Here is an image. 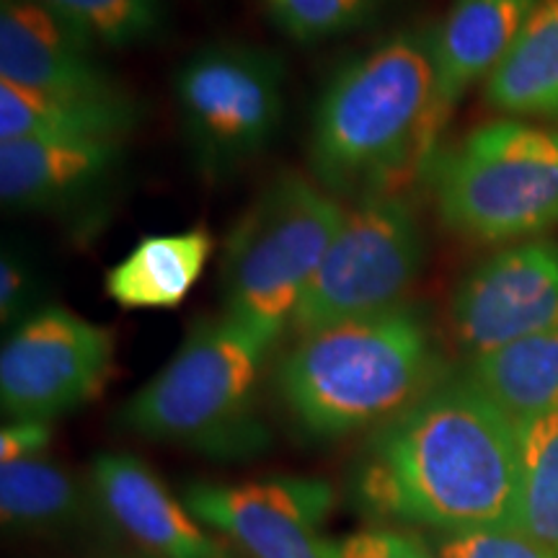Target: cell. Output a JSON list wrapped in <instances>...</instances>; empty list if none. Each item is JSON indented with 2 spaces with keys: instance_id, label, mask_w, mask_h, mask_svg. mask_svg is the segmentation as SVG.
I'll use <instances>...</instances> for the list:
<instances>
[{
  "instance_id": "6da1fadb",
  "label": "cell",
  "mask_w": 558,
  "mask_h": 558,
  "mask_svg": "<svg viewBox=\"0 0 558 558\" xmlns=\"http://www.w3.org/2000/svg\"><path fill=\"white\" fill-rule=\"evenodd\" d=\"M347 494L369 525L427 535L520 530L518 424L469 378H439L369 432Z\"/></svg>"
},
{
  "instance_id": "7a4b0ae2",
  "label": "cell",
  "mask_w": 558,
  "mask_h": 558,
  "mask_svg": "<svg viewBox=\"0 0 558 558\" xmlns=\"http://www.w3.org/2000/svg\"><path fill=\"white\" fill-rule=\"evenodd\" d=\"M435 29H399L333 70L313 111L308 163L337 199L399 194L437 158Z\"/></svg>"
},
{
  "instance_id": "3957f363",
  "label": "cell",
  "mask_w": 558,
  "mask_h": 558,
  "mask_svg": "<svg viewBox=\"0 0 558 558\" xmlns=\"http://www.w3.org/2000/svg\"><path fill=\"white\" fill-rule=\"evenodd\" d=\"M439 375L432 331L411 305L300 333L271 386L284 416L313 442L369 435L422 399Z\"/></svg>"
},
{
  "instance_id": "277c9868",
  "label": "cell",
  "mask_w": 558,
  "mask_h": 558,
  "mask_svg": "<svg viewBox=\"0 0 558 558\" xmlns=\"http://www.w3.org/2000/svg\"><path fill=\"white\" fill-rule=\"evenodd\" d=\"M275 347L226 313L199 320L177 354L124 403L122 427L213 460L262 456L269 429L259 388Z\"/></svg>"
},
{
  "instance_id": "5b68a950",
  "label": "cell",
  "mask_w": 558,
  "mask_h": 558,
  "mask_svg": "<svg viewBox=\"0 0 558 558\" xmlns=\"http://www.w3.org/2000/svg\"><path fill=\"white\" fill-rule=\"evenodd\" d=\"M344 215L316 179H271L222 243V313L279 344Z\"/></svg>"
},
{
  "instance_id": "8992f818",
  "label": "cell",
  "mask_w": 558,
  "mask_h": 558,
  "mask_svg": "<svg viewBox=\"0 0 558 558\" xmlns=\"http://www.w3.org/2000/svg\"><path fill=\"white\" fill-rule=\"evenodd\" d=\"M439 220L469 239H533L558 226V132L518 120L473 130L429 166Z\"/></svg>"
},
{
  "instance_id": "52a82bcc",
  "label": "cell",
  "mask_w": 558,
  "mask_h": 558,
  "mask_svg": "<svg viewBox=\"0 0 558 558\" xmlns=\"http://www.w3.org/2000/svg\"><path fill=\"white\" fill-rule=\"evenodd\" d=\"M284 81L282 58L246 41L207 45L181 62L173 101L202 177H235L269 148L284 120Z\"/></svg>"
},
{
  "instance_id": "ba28073f",
  "label": "cell",
  "mask_w": 558,
  "mask_h": 558,
  "mask_svg": "<svg viewBox=\"0 0 558 558\" xmlns=\"http://www.w3.org/2000/svg\"><path fill=\"white\" fill-rule=\"evenodd\" d=\"M422 264L424 233L403 194L352 202L300 300L290 333L399 308Z\"/></svg>"
},
{
  "instance_id": "9c48e42d",
  "label": "cell",
  "mask_w": 558,
  "mask_h": 558,
  "mask_svg": "<svg viewBox=\"0 0 558 558\" xmlns=\"http://www.w3.org/2000/svg\"><path fill=\"white\" fill-rule=\"evenodd\" d=\"M111 329L45 305L11 329L0 352V407L9 418H54L99 399L114 369Z\"/></svg>"
},
{
  "instance_id": "30bf717a",
  "label": "cell",
  "mask_w": 558,
  "mask_h": 558,
  "mask_svg": "<svg viewBox=\"0 0 558 558\" xmlns=\"http://www.w3.org/2000/svg\"><path fill=\"white\" fill-rule=\"evenodd\" d=\"M186 507L243 558H333L320 525L333 509L324 478L275 476L241 484L194 481Z\"/></svg>"
},
{
  "instance_id": "8fae6325",
  "label": "cell",
  "mask_w": 558,
  "mask_h": 558,
  "mask_svg": "<svg viewBox=\"0 0 558 558\" xmlns=\"http://www.w3.org/2000/svg\"><path fill=\"white\" fill-rule=\"evenodd\" d=\"M450 320L471 357L556 329L558 243H512L473 267L452 295Z\"/></svg>"
},
{
  "instance_id": "7c38bea8",
  "label": "cell",
  "mask_w": 558,
  "mask_h": 558,
  "mask_svg": "<svg viewBox=\"0 0 558 558\" xmlns=\"http://www.w3.org/2000/svg\"><path fill=\"white\" fill-rule=\"evenodd\" d=\"M96 518L135 558H233L163 478L130 452H99L88 471Z\"/></svg>"
},
{
  "instance_id": "4fadbf2b",
  "label": "cell",
  "mask_w": 558,
  "mask_h": 558,
  "mask_svg": "<svg viewBox=\"0 0 558 558\" xmlns=\"http://www.w3.org/2000/svg\"><path fill=\"white\" fill-rule=\"evenodd\" d=\"M0 81L41 94L130 96L99 47L37 0H0Z\"/></svg>"
},
{
  "instance_id": "5bb4252c",
  "label": "cell",
  "mask_w": 558,
  "mask_h": 558,
  "mask_svg": "<svg viewBox=\"0 0 558 558\" xmlns=\"http://www.w3.org/2000/svg\"><path fill=\"white\" fill-rule=\"evenodd\" d=\"M124 166V140H0V199L19 213H73Z\"/></svg>"
},
{
  "instance_id": "9a60e30c",
  "label": "cell",
  "mask_w": 558,
  "mask_h": 558,
  "mask_svg": "<svg viewBox=\"0 0 558 558\" xmlns=\"http://www.w3.org/2000/svg\"><path fill=\"white\" fill-rule=\"evenodd\" d=\"M535 5L538 0H452L435 29L437 117L442 128L460 99L507 58Z\"/></svg>"
},
{
  "instance_id": "2e32d148",
  "label": "cell",
  "mask_w": 558,
  "mask_h": 558,
  "mask_svg": "<svg viewBox=\"0 0 558 558\" xmlns=\"http://www.w3.org/2000/svg\"><path fill=\"white\" fill-rule=\"evenodd\" d=\"M213 251L215 235L205 226L143 235L104 275V290L124 311L179 308L205 275Z\"/></svg>"
},
{
  "instance_id": "e0dca14e",
  "label": "cell",
  "mask_w": 558,
  "mask_h": 558,
  "mask_svg": "<svg viewBox=\"0 0 558 558\" xmlns=\"http://www.w3.org/2000/svg\"><path fill=\"white\" fill-rule=\"evenodd\" d=\"M140 104L94 96H60L0 81V140H124L137 128Z\"/></svg>"
},
{
  "instance_id": "ac0fdd59",
  "label": "cell",
  "mask_w": 558,
  "mask_h": 558,
  "mask_svg": "<svg viewBox=\"0 0 558 558\" xmlns=\"http://www.w3.org/2000/svg\"><path fill=\"white\" fill-rule=\"evenodd\" d=\"M96 514L88 481L39 456L0 463V520L13 535L50 538Z\"/></svg>"
},
{
  "instance_id": "d6986e66",
  "label": "cell",
  "mask_w": 558,
  "mask_h": 558,
  "mask_svg": "<svg viewBox=\"0 0 558 558\" xmlns=\"http://www.w3.org/2000/svg\"><path fill=\"white\" fill-rule=\"evenodd\" d=\"M486 99L505 114L558 120V0H538L512 50L486 78Z\"/></svg>"
},
{
  "instance_id": "ffe728a7",
  "label": "cell",
  "mask_w": 558,
  "mask_h": 558,
  "mask_svg": "<svg viewBox=\"0 0 558 558\" xmlns=\"http://www.w3.org/2000/svg\"><path fill=\"white\" fill-rule=\"evenodd\" d=\"M473 386L514 424L558 409V326L471 357Z\"/></svg>"
},
{
  "instance_id": "44dd1931",
  "label": "cell",
  "mask_w": 558,
  "mask_h": 558,
  "mask_svg": "<svg viewBox=\"0 0 558 558\" xmlns=\"http://www.w3.org/2000/svg\"><path fill=\"white\" fill-rule=\"evenodd\" d=\"M520 530L558 556V409L518 422Z\"/></svg>"
},
{
  "instance_id": "7402d4cb",
  "label": "cell",
  "mask_w": 558,
  "mask_h": 558,
  "mask_svg": "<svg viewBox=\"0 0 558 558\" xmlns=\"http://www.w3.org/2000/svg\"><path fill=\"white\" fill-rule=\"evenodd\" d=\"M96 47L124 50L158 39L166 26L163 0H37Z\"/></svg>"
},
{
  "instance_id": "603a6c76",
  "label": "cell",
  "mask_w": 558,
  "mask_h": 558,
  "mask_svg": "<svg viewBox=\"0 0 558 558\" xmlns=\"http://www.w3.org/2000/svg\"><path fill=\"white\" fill-rule=\"evenodd\" d=\"M388 0H264L269 19L295 45H320L365 29Z\"/></svg>"
},
{
  "instance_id": "cb8c5ba5",
  "label": "cell",
  "mask_w": 558,
  "mask_h": 558,
  "mask_svg": "<svg viewBox=\"0 0 558 558\" xmlns=\"http://www.w3.org/2000/svg\"><path fill=\"white\" fill-rule=\"evenodd\" d=\"M439 558H558L518 527L424 535Z\"/></svg>"
},
{
  "instance_id": "d4e9b609",
  "label": "cell",
  "mask_w": 558,
  "mask_h": 558,
  "mask_svg": "<svg viewBox=\"0 0 558 558\" xmlns=\"http://www.w3.org/2000/svg\"><path fill=\"white\" fill-rule=\"evenodd\" d=\"M333 558H439L424 533L390 525H365L331 538Z\"/></svg>"
},
{
  "instance_id": "484cf974",
  "label": "cell",
  "mask_w": 558,
  "mask_h": 558,
  "mask_svg": "<svg viewBox=\"0 0 558 558\" xmlns=\"http://www.w3.org/2000/svg\"><path fill=\"white\" fill-rule=\"evenodd\" d=\"M41 282L34 264L16 248L5 246L0 256V320L16 329L39 308Z\"/></svg>"
},
{
  "instance_id": "4316f807",
  "label": "cell",
  "mask_w": 558,
  "mask_h": 558,
  "mask_svg": "<svg viewBox=\"0 0 558 558\" xmlns=\"http://www.w3.org/2000/svg\"><path fill=\"white\" fill-rule=\"evenodd\" d=\"M52 445V424L39 418H11L0 429V463L47 456Z\"/></svg>"
},
{
  "instance_id": "83f0119b",
  "label": "cell",
  "mask_w": 558,
  "mask_h": 558,
  "mask_svg": "<svg viewBox=\"0 0 558 558\" xmlns=\"http://www.w3.org/2000/svg\"><path fill=\"white\" fill-rule=\"evenodd\" d=\"M96 558H135V556H130V554H124V550H111V554H101V556H96Z\"/></svg>"
}]
</instances>
